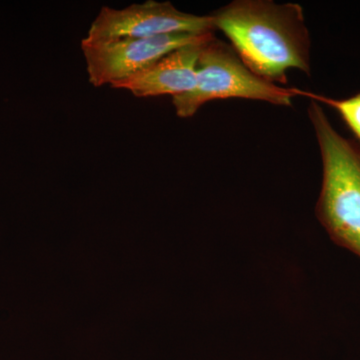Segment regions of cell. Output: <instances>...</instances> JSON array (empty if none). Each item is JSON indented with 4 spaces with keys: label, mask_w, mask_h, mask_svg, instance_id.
I'll return each mask as SVG.
<instances>
[{
    "label": "cell",
    "mask_w": 360,
    "mask_h": 360,
    "mask_svg": "<svg viewBox=\"0 0 360 360\" xmlns=\"http://www.w3.org/2000/svg\"><path fill=\"white\" fill-rule=\"evenodd\" d=\"M212 33H174L144 39L127 37L96 42L82 39V51L89 82L94 87L106 84L111 86L136 75L175 49L203 39Z\"/></svg>",
    "instance_id": "5"
},
{
    "label": "cell",
    "mask_w": 360,
    "mask_h": 360,
    "mask_svg": "<svg viewBox=\"0 0 360 360\" xmlns=\"http://www.w3.org/2000/svg\"><path fill=\"white\" fill-rule=\"evenodd\" d=\"M213 37L184 45L122 82L111 85L127 89L136 97L179 96L191 91L196 84V68L201 46Z\"/></svg>",
    "instance_id": "6"
},
{
    "label": "cell",
    "mask_w": 360,
    "mask_h": 360,
    "mask_svg": "<svg viewBox=\"0 0 360 360\" xmlns=\"http://www.w3.org/2000/svg\"><path fill=\"white\" fill-rule=\"evenodd\" d=\"M298 89H288L253 73L231 46L214 35L201 46L196 68V84L191 91L172 97L180 118L193 117L201 106L217 99L243 98L290 106L300 96Z\"/></svg>",
    "instance_id": "3"
},
{
    "label": "cell",
    "mask_w": 360,
    "mask_h": 360,
    "mask_svg": "<svg viewBox=\"0 0 360 360\" xmlns=\"http://www.w3.org/2000/svg\"><path fill=\"white\" fill-rule=\"evenodd\" d=\"M214 30L212 14L186 13L172 2L148 0L122 9L101 7L84 40L96 42L127 37L144 39L174 33L201 35Z\"/></svg>",
    "instance_id": "4"
},
{
    "label": "cell",
    "mask_w": 360,
    "mask_h": 360,
    "mask_svg": "<svg viewBox=\"0 0 360 360\" xmlns=\"http://www.w3.org/2000/svg\"><path fill=\"white\" fill-rule=\"evenodd\" d=\"M212 15L215 30L258 77L286 84L288 70L310 75L311 41L300 4L234 0Z\"/></svg>",
    "instance_id": "1"
},
{
    "label": "cell",
    "mask_w": 360,
    "mask_h": 360,
    "mask_svg": "<svg viewBox=\"0 0 360 360\" xmlns=\"http://www.w3.org/2000/svg\"><path fill=\"white\" fill-rule=\"evenodd\" d=\"M300 96L309 97L310 101L326 104L338 111L348 129L352 130V134H354L355 139H357V143L360 146V91L354 96L343 99L319 96V94L304 91V90H300Z\"/></svg>",
    "instance_id": "7"
},
{
    "label": "cell",
    "mask_w": 360,
    "mask_h": 360,
    "mask_svg": "<svg viewBox=\"0 0 360 360\" xmlns=\"http://www.w3.org/2000/svg\"><path fill=\"white\" fill-rule=\"evenodd\" d=\"M309 117L322 160L317 219L336 245L360 258V146L333 127L316 101Z\"/></svg>",
    "instance_id": "2"
}]
</instances>
